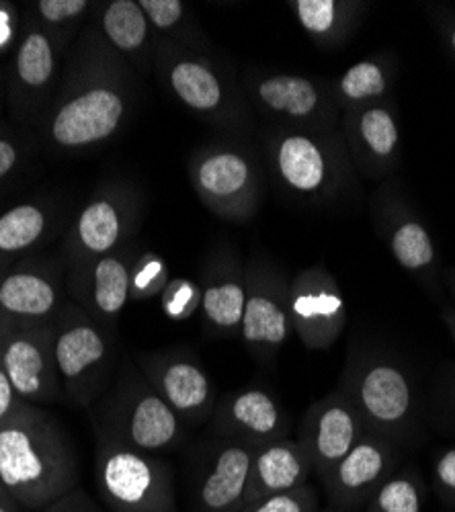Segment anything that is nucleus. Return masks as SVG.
Returning <instances> with one entry per match:
<instances>
[{
	"mask_svg": "<svg viewBox=\"0 0 455 512\" xmlns=\"http://www.w3.org/2000/svg\"><path fill=\"white\" fill-rule=\"evenodd\" d=\"M80 39L37 127L44 144L60 154L89 152L109 142L130 113L121 58L93 27Z\"/></svg>",
	"mask_w": 455,
	"mask_h": 512,
	"instance_id": "1",
	"label": "nucleus"
},
{
	"mask_svg": "<svg viewBox=\"0 0 455 512\" xmlns=\"http://www.w3.org/2000/svg\"><path fill=\"white\" fill-rule=\"evenodd\" d=\"M0 480L9 498L31 512L78 488L72 441L44 406L25 404L0 426Z\"/></svg>",
	"mask_w": 455,
	"mask_h": 512,
	"instance_id": "2",
	"label": "nucleus"
},
{
	"mask_svg": "<svg viewBox=\"0 0 455 512\" xmlns=\"http://www.w3.org/2000/svg\"><path fill=\"white\" fill-rule=\"evenodd\" d=\"M95 435L111 437L144 453L175 449L183 437V420L171 410L132 363H123L109 390L93 410Z\"/></svg>",
	"mask_w": 455,
	"mask_h": 512,
	"instance_id": "3",
	"label": "nucleus"
},
{
	"mask_svg": "<svg viewBox=\"0 0 455 512\" xmlns=\"http://www.w3.org/2000/svg\"><path fill=\"white\" fill-rule=\"evenodd\" d=\"M54 357L62 396L89 410L113 381L115 338L72 300L54 320Z\"/></svg>",
	"mask_w": 455,
	"mask_h": 512,
	"instance_id": "4",
	"label": "nucleus"
},
{
	"mask_svg": "<svg viewBox=\"0 0 455 512\" xmlns=\"http://www.w3.org/2000/svg\"><path fill=\"white\" fill-rule=\"evenodd\" d=\"M95 484L113 512H179L173 472L167 461L95 435Z\"/></svg>",
	"mask_w": 455,
	"mask_h": 512,
	"instance_id": "5",
	"label": "nucleus"
},
{
	"mask_svg": "<svg viewBox=\"0 0 455 512\" xmlns=\"http://www.w3.org/2000/svg\"><path fill=\"white\" fill-rule=\"evenodd\" d=\"M66 46L58 35L39 25L29 13L23 17L19 44L5 78L7 105L21 125H31L37 130L44 119L58 87Z\"/></svg>",
	"mask_w": 455,
	"mask_h": 512,
	"instance_id": "6",
	"label": "nucleus"
},
{
	"mask_svg": "<svg viewBox=\"0 0 455 512\" xmlns=\"http://www.w3.org/2000/svg\"><path fill=\"white\" fill-rule=\"evenodd\" d=\"M52 324L21 326L0 320V365L17 396L27 404L48 406L64 400Z\"/></svg>",
	"mask_w": 455,
	"mask_h": 512,
	"instance_id": "7",
	"label": "nucleus"
},
{
	"mask_svg": "<svg viewBox=\"0 0 455 512\" xmlns=\"http://www.w3.org/2000/svg\"><path fill=\"white\" fill-rule=\"evenodd\" d=\"M68 302L66 267L54 259L27 256L0 281V320L11 324H52Z\"/></svg>",
	"mask_w": 455,
	"mask_h": 512,
	"instance_id": "8",
	"label": "nucleus"
},
{
	"mask_svg": "<svg viewBox=\"0 0 455 512\" xmlns=\"http://www.w3.org/2000/svg\"><path fill=\"white\" fill-rule=\"evenodd\" d=\"M134 220V201L128 189L115 185L97 189L66 232L64 267H78L126 246Z\"/></svg>",
	"mask_w": 455,
	"mask_h": 512,
	"instance_id": "9",
	"label": "nucleus"
},
{
	"mask_svg": "<svg viewBox=\"0 0 455 512\" xmlns=\"http://www.w3.org/2000/svg\"><path fill=\"white\" fill-rule=\"evenodd\" d=\"M134 261V252L123 246L117 252L66 269L70 300L109 332L115 330L121 312L132 302Z\"/></svg>",
	"mask_w": 455,
	"mask_h": 512,
	"instance_id": "10",
	"label": "nucleus"
},
{
	"mask_svg": "<svg viewBox=\"0 0 455 512\" xmlns=\"http://www.w3.org/2000/svg\"><path fill=\"white\" fill-rule=\"evenodd\" d=\"M255 447L222 439L210 447L191 478V512H240L251 478Z\"/></svg>",
	"mask_w": 455,
	"mask_h": 512,
	"instance_id": "11",
	"label": "nucleus"
},
{
	"mask_svg": "<svg viewBox=\"0 0 455 512\" xmlns=\"http://www.w3.org/2000/svg\"><path fill=\"white\" fill-rule=\"evenodd\" d=\"M138 363L152 390L183 422L201 424L212 414V379L191 355L179 351L140 355Z\"/></svg>",
	"mask_w": 455,
	"mask_h": 512,
	"instance_id": "12",
	"label": "nucleus"
},
{
	"mask_svg": "<svg viewBox=\"0 0 455 512\" xmlns=\"http://www.w3.org/2000/svg\"><path fill=\"white\" fill-rule=\"evenodd\" d=\"M361 439L357 410L345 398H326L308 412L298 443L310 459L312 472L324 484Z\"/></svg>",
	"mask_w": 455,
	"mask_h": 512,
	"instance_id": "13",
	"label": "nucleus"
},
{
	"mask_svg": "<svg viewBox=\"0 0 455 512\" xmlns=\"http://www.w3.org/2000/svg\"><path fill=\"white\" fill-rule=\"evenodd\" d=\"M394 455L378 439H361L324 482L328 504L359 512L394 476Z\"/></svg>",
	"mask_w": 455,
	"mask_h": 512,
	"instance_id": "14",
	"label": "nucleus"
},
{
	"mask_svg": "<svg viewBox=\"0 0 455 512\" xmlns=\"http://www.w3.org/2000/svg\"><path fill=\"white\" fill-rule=\"evenodd\" d=\"M287 418L279 402L265 390H242L224 398L214 414V433L222 439L261 447L283 439Z\"/></svg>",
	"mask_w": 455,
	"mask_h": 512,
	"instance_id": "15",
	"label": "nucleus"
},
{
	"mask_svg": "<svg viewBox=\"0 0 455 512\" xmlns=\"http://www.w3.org/2000/svg\"><path fill=\"white\" fill-rule=\"evenodd\" d=\"M292 328L289 293L277 281L253 273L246 279V304L240 334L259 357L275 355Z\"/></svg>",
	"mask_w": 455,
	"mask_h": 512,
	"instance_id": "16",
	"label": "nucleus"
},
{
	"mask_svg": "<svg viewBox=\"0 0 455 512\" xmlns=\"http://www.w3.org/2000/svg\"><path fill=\"white\" fill-rule=\"evenodd\" d=\"M312 465L298 441L277 439L255 449L244 506L308 484Z\"/></svg>",
	"mask_w": 455,
	"mask_h": 512,
	"instance_id": "17",
	"label": "nucleus"
},
{
	"mask_svg": "<svg viewBox=\"0 0 455 512\" xmlns=\"http://www.w3.org/2000/svg\"><path fill=\"white\" fill-rule=\"evenodd\" d=\"M60 224L56 203L48 199L21 201L0 211V265H15L44 246Z\"/></svg>",
	"mask_w": 455,
	"mask_h": 512,
	"instance_id": "18",
	"label": "nucleus"
},
{
	"mask_svg": "<svg viewBox=\"0 0 455 512\" xmlns=\"http://www.w3.org/2000/svg\"><path fill=\"white\" fill-rule=\"evenodd\" d=\"M357 408L380 429H396L410 412L412 394L406 375L388 363H374L361 371L355 386Z\"/></svg>",
	"mask_w": 455,
	"mask_h": 512,
	"instance_id": "19",
	"label": "nucleus"
},
{
	"mask_svg": "<svg viewBox=\"0 0 455 512\" xmlns=\"http://www.w3.org/2000/svg\"><path fill=\"white\" fill-rule=\"evenodd\" d=\"M253 168L238 152H212L199 158L193 183L203 199L220 211L246 209L253 193Z\"/></svg>",
	"mask_w": 455,
	"mask_h": 512,
	"instance_id": "20",
	"label": "nucleus"
},
{
	"mask_svg": "<svg viewBox=\"0 0 455 512\" xmlns=\"http://www.w3.org/2000/svg\"><path fill=\"white\" fill-rule=\"evenodd\" d=\"M289 320L308 347H326L343 324V300L322 283L300 279L289 291Z\"/></svg>",
	"mask_w": 455,
	"mask_h": 512,
	"instance_id": "21",
	"label": "nucleus"
},
{
	"mask_svg": "<svg viewBox=\"0 0 455 512\" xmlns=\"http://www.w3.org/2000/svg\"><path fill=\"white\" fill-rule=\"evenodd\" d=\"M91 27L119 58H140L150 44V23L136 0H109L93 5Z\"/></svg>",
	"mask_w": 455,
	"mask_h": 512,
	"instance_id": "22",
	"label": "nucleus"
},
{
	"mask_svg": "<svg viewBox=\"0 0 455 512\" xmlns=\"http://www.w3.org/2000/svg\"><path fill=\"white\" fill-rule=\"evenodd\" d=\"M167 80L179 101L197 113H214L226 101L218 74L199 60L177 58L167 70Z\"/></svg>",
	"mask_w": 455,
	"mask_h": 512,
	"instance_id": "23",
	"label": "nucleus"
},
{
	"mask_svg": "<svg viewBox=\"0 0 455 512\" xmlns=\"http://www.w3.org/2000/svg\"><path fill=\"white\" fill-rule=\"evenodd\" d=\"M246 304V281L232 273L205 281L201 291V310L210 330L222 336L240 332Z\"/></svg>",
	"mask_w": 455,
	"mask_h": 512,
	"instance_id": "24",
	"label": "nucleus"
},
{
	"mask_svg": "<svg viewBox=\"0 0 455 512\" xmlns=\"http://www.w3.org/2000/svg\"><path fill=\"white\" fill-rule=\"evenodd\" d=\"M277 168L281 179L300 193L316 191L324 181L320 148L306 136L292 134L277 144Z\"/></svg>",
	"mask_w": 455,
	"mask_h": 512,
	"instance_id": "25",
	"label": "nucleus"
},
{
	"mask_svg": "<svg viewBox=\"0 0 455 512\" xmlns=\"http://www.w3.org/2000/svg\"><path fill=\"white\" fill-rule=\"evenodd\" d=\"M259 101L273 113L294 119L310 117L318 105V91L314 84L302 76L275 74L257 84Z\"/></svg>",
	"mask_w": 455,
	"mask_h": 512,
	"instance_id": "26",
	"label": "nucleus"
},
{
	"mask_svg": "<svg viewBox=\"0 0 455 512\" xmlns=\"http://www.w3.org/2000/svg\"><path fill=\"white\" fill-rule=\"evenodd\" d=\"M425 490L417 476L408 472L388 478L371 496L363 512H423Z\"/></svg>",
	"mask_w": 455,
	"mask_h": 512,
	"instance_id": "27",
	"label": "nucleus"
},
{
	"mask_svg": "<svg viewBox=\"0 0 455 512\" xmlns=\"http://www.w3.org/2000/svg\"><path fill=\"white\" fill-rule=\"evenodd\" d=\"M89 11H93L89 0H35L27 7V13L39 25L58 35L64 44L78 31Z\"/></svg>",
	"mask_w": 455,
	"mask_h": 512,
	"instance_id": "28",
	"label": "nucleus"
},
{
	"mask_svg": "<svg viewBox=\"0 0 455 512\" xmlns=\"http://www.w3.org/2000/svg\"><path fill=\"white\" fill-rule=\"evenodd\" d=\"M392 252L406 269H423L433 261V244L421 224H404L392 238Z\"/></svg>",
	"mask_w": 455,
	"mask_h": 512,
	"instance_id": "29",
	"label": "nucleus"
},
{
	"mask_svg": "<svg viewBox=\"0 0 455 512\" xmlns=\"http://www.w3.org/2000/svg\"><path fill=\"white\" fill-rule=\"evenodd\" d=\"M240 512H320V500L316 488L308 482L294 490L271 494L246 504Z\"/></svg>",
	"mask_w": 455,
	"mask_h": 512,
	"instance_id": "30",
	"label": "nucleus"
},
{
	"mask_svg": "<svg viewBox=\"0 0 455 512\" xmlns=\"http://www.w3.org/2000/svg\"><path fill=\"white\" fill-rule=\"evenodd\" d=\"M29 156L27 138L15 130L11 123L0 119V189H3L11 179L23 168Z\"/></svg>",
	"mask_w": 455,
	"mask_h": 512,
	"instance_id": "31",
	"label": "nucleus"
},
{
	"mask_svg": "<svg viewBox=\"0 0 455 512\" xmlns=\"http://www.w3.org/2000/svg\"><path fill=\"white\" fill-rule=\"evenodd\" d=\"M361 134L367 146L380 156L392 154L398 142L396 123L384 109H369L361 117Z\"/></svg>",
	"mask_w": 455,
	"mask_h": 512,
	"instance_id": "32",
	"label": "nucleus"
},
{
	"mask_svg": "<svg viewBox=\"0 0 455 512\" xmlns=\"http://www.w3.org/2000/svg\"><path fill=\"white\" fill-rule=\"evenodd\" d=\"M386 89V80L382 70L371 64V62H361L353 66L341 80V91L349 99H367V97H378Z\"/></svg>",
	"mask_w": 455,
	"mask_h": 512,
	"instance_id": "33",
	"label": "nucleus"
},
{
	"mask_svg": "<svg viewBox=\"0 0 455 512\" xmlns=\"http://www.w3.org/2000/svg\"><path fill=\"white\" fill-rule=\"evenodd\" d=\"M167 279V269L156 256H144V259L134 261L132 267V302H142L156 295L164 287Z\"/></svg>",
	"mask_w": 455,
	"mask_h": 512,
	"instance_id": "34",
	"label": "nucleus"
},
{
	"mask_svg": "<svg viewBox=\"0 0 455 512\" xmlns=\"http://www.w3.org/2000/svg\"><path fill=\"white\" fill-rule=\"evenodd\" d=\"M294 9L302 27L312 35H324L330 31L337 17V5L333 0H298Z\"/></svg>",
	"mask_w": 455,
	"mask_h": 512,
	"instance_id": "35",
	"label": "nucleus"
},
{
	"mask_svg": "<svg viewBox=\"0 0 455 512\" xmlns=\"http://www.w3.org/2000/svg\"><path fill=\"white\" fill-rule=\"evenodd\" d=\"M199 304L201 295L197 293V287L187 281H177L169 285L162 295V308L173 320H187Z\"/></svg>",
	"mask_w": 455,
	"mask_h": 512,
	"instance_id": "36",
	"label": "nucleus"
},
{
	"mask_svg": "<svg viewBox=\"0 0 455 512\" xmlns=\"http://www.w3.org/2000/svg\"><path fill=\"white\" fill-rule=\"evenodd\" d=\"M140 7L150 27L156 31H173L185 15V5L181 0H140Z\"/></svg>",
	"mask_w": 455,
	"mask_h": 512,
	"instance_id": "37",
	"label": "nucleus"
},
{
	"mask_svg": "<svg viewBox=\"0 0 455 512\" xmlns=\"http://www.w3.org/2000/svg\"><path fill=\"white\" fill-rule=\"evenodd\" d=\"M23 29L21 9L9 0H0V56L15 52Z\"/></svg>",
	"mask_w": 455,
	"mask_h": 512,
	"instance_id": "38",
	"label": "nucleus"
},
{
	"mask_svg": "<svg viewBox=\"0 0 455 512\" xmlns=\"http://www.w3.org/2000/svg\"><path fill=\"white\" fill-rule=\"evenodd\" d=\"M41 512H103V510L95 504V500L85 490L78 486L66 496H62L60 500H56L54 504L46 506Z\"/></svg>",
	"mask_w": 455,
	"mask_h": 512,
	"instance_id": "39",
	"label": "nucleus"
},
{
	"mask_svg": "<svg viewBox=\"0 0 455 512\" xmlns=\"http://www.w3.org/2000/svg\"><path fill=\"white\" fill-rule=\"evenodd\" d=\"M435 480L447 502L455 504V449L445 451L435 465Z\"/></svg>",
	"mask_w": 455,
	"mask_h": 512,
	"instance_id": "40",
	"label": "nucleus"
},
{
	"mask_svg": "<svg viewBox=\"0 0 455 512\" xmlns=\"http://www.w3.org/2000/svg\"><path fill=\"white\" fill-rule=\"evenodd\" d=\"M25 404L27 402H23L17 396V392L13 390L3 365H0V426H3L5 422H9Z\"/></svg>",
	"mask_w": 455,
	"mask_h": 512,
	"instance_id": "41",
	"label": "nucleus"
},
{
	"mask_svg": "<svg viewBox=\"0 0 455 512\" xmlns=\"http://www.w3.org/2000/svg\"><path fill=\"white\" fill-rule=\"evenodd\" d=\"M0 512H31L13 500H0Z\"/></svg>",
	"mask_w": 455,
	"mask_h": 512,
	"instance_id": "42",
	"label": "nucleus"
},
{
	"mask_svg": "<svg viewBox=\"0 0 455 512\" xmlns=\"http://www.w3.org/2000/svg\"><path fill=\"white\" fill-rule=\"evenodd\" d=\"M7 105V82L0 76V113H3V107Z\"/></svg>",
	"mask_w": 455,
	"mask_h": 512,
	"instance_id": "43",
	"label": "nucleus"
},
{
	"mask_svg": "<svg viewBox=\"0 0 455 512\" xmlns=\"http://www.w3.org/2000/svg\"><path fill=\"white\" fill-rule=\"evenodd\" d=\"M320 512H353V510H345V508H337V506H326V508H320Z\"/></svg>",
	"mask_w": 455,
	"mask_h": 512,
	"instance_id": "44",
	"label": "nucleus"
},
{
	"mask_svg": "<svg viewBox=\"0 0 455 512\" xmlns=\"http://www.w3.org/2000/svg\"><path fill=\"white\" fill-rule=\"evenodd\" d=\"M0 500H11V498H9V494H7V488H5L3 480H0Z\"/></svg>",
	"mask_w": 455,
	"mask_h": 512,
	"instance_id": "45",
	"label": "nucleus"
},
{
	"mask_svg": "<svg viewBox=\"0 0 455 512\" xmlns=\"http://www.w3.org/2000/svg\"><path fill=\"white\" fill-rule=\"evenodd\" d=\"M7 271H9V265H0V281H3V277H5Z\"/></svg>",
	"mask_w": 455,
	"mask_h": 512,
	"instance_id": "46",
	"label": "nucleus"
},
{
	"mask_svg": "<svg viewBox=\"0 0 455 512\" xmlns=\"http://www.w3.org/2000/svg\"><path fill=\"white\" fill-rule=\"evenodd\" d=\"M453 48H455V31H453Z\"/></svg>",
	"mask_w": 455,
	"mask_h": 512,
	"instance_id": "47",
	"label": "nucleus"
}]
</instances>
